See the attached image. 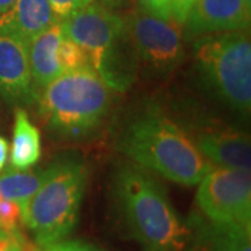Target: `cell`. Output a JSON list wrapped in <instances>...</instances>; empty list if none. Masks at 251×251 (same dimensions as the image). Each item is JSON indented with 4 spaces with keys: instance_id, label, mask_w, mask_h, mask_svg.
I'll list each match as a JSON object with an SVG mask.
<instances>
[{
    "instance_id": "6da1fadb",
    "label": "cell",
    "mask_w": 251,
    "mask_h": 251,
    "mask_svg": "<svg viewBox=\"0 0 251 251\" xmlns=\"http://www.w3.org/2000/svg\"><path fill=\"white\" fill-rule=\"evenodd\" d=\"M117 150L140 168L181 186H196L211 169L191 137L175 122L151 112L133 119L117 138Z\"/></svg>"
},
{
    "instance_id": "7a4b0ae2",
    "label": "cell",
    "mask_w": 251,
    "mask_h": 251,
    "mask_svg": "<svg viewBox=\"0 0 251 251\" xmlns=\"http://www.w3.org/2000/svg\"><path fill=\"white\" fill-rule=\"evenodd\" d=\"M113 191L128 230L144 251H181L187 246L190 229L175 211L165 188L143 168H119Z\"/></svg>"
},
{
    "instance_id": "3957f363",
    "label": "cell",
    "mask_w": 251,
    "mask_h": 251,
    "mask_svg": "<svg viewBox=\"0 0 251 251\" xmlns=\"http://www.w3.org/2000/svg\"><path fill=\"white\" fill-rule=\"evenodd\" d=\"M63 36L85 52L92 70L110 90L123 92L134 81L137 54L126 21L98 4H88L60 21Z\"/></svg>"
},
{
    "instance_id": "277c9868",
    "label": "cell",
    "mask_w": 251,
    "mask_h": 251,
    "mask_svg": "<svg viewBox=\"0 0 251 251\" xmlns=\"http://www.w3.org/2000/svg\"><path fill=\"white\" fill-rule=\"evenodd\" d=\"M88 171L78 156H63L45 169V177L27 206L23 222L41 249L66 240L78 222Z\"/></svg>"
},
{
    "instance_id": "5b68a950",
    "label": "cell",
    "mask_w": 251,
    "mask_h": 251,
    "mask_svg": "<svg viewBox=\"0 0 251 251\" xmlns=\"http://www.w3.org/2000/svg\"><path fill=\"white\" fill-rule=\"evenodd\" d=\"M38 95L39 113L56 135L80 140L98 128L110 108V88L92 67L63 73Z\"/></svg>"
},
{
    "instance_id": "8992f818",
    "label": "cell",
    "mask_w": 251,
    "mask_h": 251,
    "mask_svg": "<svg viewBox=\"0 0 251 251\" xmlns=\"http://www.w3.org/2000/svg\"><path fill=\"white\" fill-rule=\"evenodd\" d=\"M198 74L214 95L243 115L251 108V45L246 31L198 36L194 42Z\"/></svg>"
},
{
    "instance_id": "52a82bcc",
    "label": "cell",
    "mask_w": 251,
    "mask_h": 251,
    "mask_svg": "<svg viewBox=\"0 0 251 251\" xmlns=\"http://www.w3.org/2000/svg\"><path fill=\"white\" fill-rule=\"evenodd\" d=\"M196 201L208 221L250 229V171L219 166L209 169L198 183Z\"/></svg>"
},
{
    "instance_id": "ba28073f",
    "label": "cell",
    "mask_w": 251,
    "mask_h": 251,
    "mask_svg": "<svg viewBox=\"0 0 251 251\" xmlns=\"http://www.w3.org/2000/svg\"><path fill=\"white\" fill-rule=\"evenodd\" d=\"M126 28L137 60L153 74L168 75L183 62L181 34L171 20H162L141 10L128 17Z\"/></svg>"
},
{
    "instance_id": "9c48e42d",
    "label": "cell",
    "mask_w": 251,
    "mask_h": 251,
    "mask_svg": "<svg viewBox=\"0 0 251 251\" xmlns=\"http://www.w3.org/2000/svg\"><path fill=\"white\" fill-rule=\"evenodd\" d=\"M0 95L11 105H32L38 100L28 42L6 29H0Z\"/></svg>"
},
{
    "instance_id": "30bf717a",
    "label": "cell",
    "mask_w": 251,
    "mask_h": 251,
    "mask_svg": "<svg viewBox=\"0 0 251 251\" xmlns=\"http://www.w3.org/2000/svg\"><path fill=\"white\" fill-rule=\"evenodd\" d=\"M251 6L244 0H196L184 21L186 35L190 38L246 31L250 27Z\"/></svg>"
},
{
    "instance_id": "8fae6325",
    "label": "cell",
    "mask_w": 251,
    "mask_h": 251,
    "mask_svg": "<svg viewBox=\"0 0 251 251\" xmlns=\"http://www.w3.org/2000/svg\"><path fill=\"white\" fill-rule=\"evenodd\" d=\"M206 161L219 168L250 171L251 147L249 135L232 127H205L191 137Z\"/></svg>"
},
{
    "instance_id": "7c38bea8",
    "label": "cell",
    "mask_w": 251,
    "mask_h": 251,
    "mask_svg": "<svg viewBox=\"0 0 251 251\" xmlns=\"http://www.w3.org/2000/svg\"><path fill=\"white\" fill-rule=\"evenodd\" d=\"M59 23L48 0H17L13 10L0 21V29L10 31L29 44Z\"/></svg>"
},
{
    "instance_id": "4fadbf2b",
    "label": "cell",
    "mask_w": 251,
    "mask_h": 251,
    "mask_svg": "<svg viewBox=\"0 0 251 251\" xmlns=\"http://www.w3.org/2000/svg\"><path fill=\"white\" fill-rule=\"evenodd\" d=\"M62 39L63 32L59 23L28 44L29 66L36 88H44L64 73L57 57V49Z\"/></svg>"
},
{
    "instance_id": "5bb4252c",
    "label": "cell",
    "mask_w": 251,
    "mask_h": 251,
    "mask_svg": "<svg viewBox=\"0 0 251 251\" xmlns=\"http://www.w3.org/2000/svg\"><path fill=\"white\" fill-rule=\"evenodd\" d=\"M42 155L41 133L23 108L16 109L10 162L14 169H29Z\"/></svg>"
},
{
    "instance_id": "9a60e30c",
    "label": "cell",
    "mask_w": 251,
    "mask_h": 251,
    "mask_svg": "<svg viewBox=\"0 0 251 251\" xmlns=\"http://www.w3.org/2000/svg\"><path fill=\"white\" fill-rule=\"evenodd\" d=\"M44 177L45 169L36 172L27 169H13L4 172L0 175V196L18 204L24 219L28 204L38 191V188L41 187Z\"/></svg>"
},
{
    "instance_id": "2e32d148",
    "label": "cell",
    "mask_w": 251,
    "mask_h": 251,
    "mask_svg": "<svg viewBox=\"0 0 251 251\" xmlns=\"http://www.w3.org/2000/svg\"><path fill=\"white\" fill-rule=\"evenodd\" d=\"M57 57L64 73L91 67L85 52L75 42H73L66 36H63V39L60 41V45L57 49Z\"/></svg>"
},
{
    "instance_id": "e0dca14e",
    "label": "cell",
    "mask_w": 251,
    "mask_h": 251,
    "mask_svg": "<svg viewBox=\"0 0 251 251\" xmlns=\"http://www.w3.org/2000/svg\"><path fill=\"white\" fill-rule=\"evenodd\" d=\"M20 222H23L21 208L14 201L0 196V230L6 233H17Z\"/></svg>"
},
{
    "instance_id": "ac0fdd59",
    "label": "cell",
    "mask_w": 251,
    "mask_h": 251,
    "mask_svg": "<svg viewBox=\"0 0 251 251\" xmlns=\"http://www.w3.org/2000/svg\"><path fill=\"white\" fill-rule=\"evenodd\" d=\"M57 18L62 21L74 11L91 4L94 0H48Z\"/></svg>"
},
{
    "instance_id": "d6986e66",
    "label": "cell",
    "mask_w": 251,
    "mask_h": 251,
    "mask_svg": "<svg viewBox=\"0 0 251 251\" xmlns=\"http://www.w3.org/2000/svg\"><path fill=\"white\" fill-rule=\"evenodd\" d=\"M145 13L162 20H172V0H137Z\"/></svg>"
},
{
    "instance_id": "ffe728a7",
    "label": "cell",
    "mask_w": 251,
    "mask_h": 251,
    "mask_svg": "<svg viewBox=\"0 0 251 251\" xmlns=\"http://www.w3.org/2000/svg\"><path fill=\"white\" fill-rule=\"evenodd\" d=\"M39 251H103L88 244V243L80 242V240H62L59 243H54L49 247L41 249Z\"/></svg>"
},
{
    "instance_id": "44dd1931",
    "label": "cell",
    "mask_w": 251,
    "mask_h": 251,
    "mask_svg": "<svg viewBox=\"0 0 251 251\" xmlns=\"http://www.w3.org/2000/svg\"><path fill=\"white\" fill-rule=\"evenodd\" d=\"M196 0H172V18L177 24H184Z\"/></svg>"
},
{
    "instance_id": "7402d4cb",
    "label": "cell",
    "mask_w": 251,
    "mask_h": 251,
    "mask_svg": "<svg viewBox=\"0 0 251 251\" xmlns=\"http://www.w3.org/2000/svg\"><path fill=\"white\" fill-rule=\"evenodd\" d=\"M7 159H9V143L3 135H0V172L6 166Z\"/></svg>"
},
{
    "instance_id": "603a6c76",
    "label": "cell",
    "mask_w": 251,
    "mask_h": 251,
    "mask_svg": "<svg viewBox=\"0 0 251 251\" xmlns=\"http://www.w3.org/2000/svg\"><path fill=\"white\" fill-rule=\"evenodd\" d=\"M17 0H0V21L13 10Z\"/></svg>"
},
{
    "instance_id": "cb8c5ba5",
    "label": "cell",
    "mask_w": 251,
    "mask_h": 251,
    "mask_svg": "<svg viewBox=\"0 0 251 251\" xmlns=\"http://www.w3.org/2000/svg\"><path fill=\"white\" fill-rule=\"evenodd\" d=\"M11 251H25L24 250V247H23V242L20 240V242H18L16 246H14V249H13Z\"/></svg>"
},
{
    "instance_id": "d4e9b609",
    "label": "cell",
    "mask_w": 251,
    "mask_h": 251,
    "mask_svg": "<svg viewBox=\"0 0 251 251\" xmlns=\"http://www.w3.org/2000/svg\"><path fill=\"white\" fill-rule=\"evenodd\" d=\"M244 1H246V3H247L249 6H251V0H244Z\"/></svg>"
},
{
    "instance_id": "484cf974",
    "label": "cell",
    "mask_w": 251,
    "mask_h": 251,
    "mask_svg": "<svg viewBox=\"0 0 251 251\" xmlns=\"http://www.w3.org/2000/svg\"><path fill=\"white\" fill-rule=\"evenodd\" d=\"M1 232H3V230H0V233H1Z\"/></svg>"
}]
</instances>
